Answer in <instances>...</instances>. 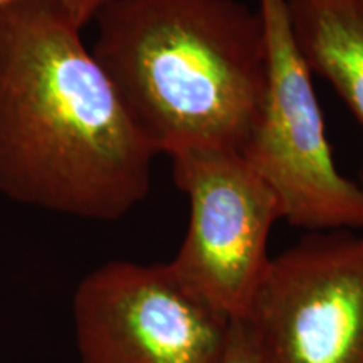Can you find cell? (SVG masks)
Listing matches in <instances>:
<instances>
[{
  "instance_id": "obj_1",
  "label": "cell",
  "mask_w": 363,
  "mask_h": 363,
  "mask_svg": "<svg viewBox=\"0 0 363 363\" xmlns=\"http://www.w3.org/2000/svg\"><path fill=\"white\" fill-rule=\"evenodd\" d=\"M57 0L0 6V194L54 214L118 220L160 155Z\"/></svg>"
},
{
  "instance_id": "obj_2",
  "label": "cell",
  "mask_w": 363,
  "mask_h": 363,
  "mask_svg": "<svg viewBox=\"0 0 363 363\" xmlns=\"http://www.w3.org/2000/svg\"><path fill=\"white\" fill-rule=\"evenodd\" d=\"M93 51L158 153L242 155L266 84L261 13L240 0H108Z\"/></svg>"
},
{
  "instance_id": "obj_7",
  "label": "cell",
  "mask_w": 363,
  "mask_h": 363,
  "mask_svg": "<svg viewBox=\"0 0 363 363\" xmlns=\"http://www.w3.org/2000/svg\"><path fill=\"white\" fill-rule=\"evenodd\" d=\"M293 38L363 128V0H286Z\"/></svg>"
},
{
  "instance_id": "obj_4",
  "label": "cell",
  "mask_w": 363,
  "mask_h": 363,
  "mask_svg": "<svg viewBox=\"0 0 363 363\" xmlns=\"http://www.w3.org/2000/svg\"><path fill=\"white\" fill-rule=\"evenodd\" d=\"M175 185L187 195V234L169 262L194 296L230 321H244L281 220L278 197L239 152L190 148L170 155Z\"/></svg>"
},
{
  "instance_id": "obj_9",
  "label": "cell",
  "mask_w": 363,
  "mask_h": 363,
  "mask_svg": "<svg viewBox=\"0 0 363 363\" xmlns=\"http://www.w3.org/2000/svg\"><path fill=\"white\" fill-rule=\"evenodd\" d=\"M9 2H17V0H0V6ZM57 2L65 7V11L71 16V19L74 21L81 29H84L89 22L94 21L99 9H101L108 0H57Z\"/></svg>"
},
{
  "instance_id": "obj_6",
  "label": "cell",
  "mask_w": 363,
  "mask_h": 363,
  "mask_svg": "<svg viewBox=\"0 0 363 363\" xmlns=\"http://www.w3.org/2000/svg\"><path fill=\"white\" fill-rule=\"evenodd\" d=\"M81 363H224L233 323L184 288L169 262L110 261L72 298Z\"/></svg>"
},
{
  "instance_id": "obj_5",
  "label": "cell",
  "mask_w": 363,
  "mask_h": 363,
  "mask_svg": "<svg viewBox=\"0 0 363 363\" xmlns=\"http://www.w3.org/2000/svg\"><path fill=\"white\" fill-rule=\"evenodd\" d=\"M246 328L257 363H363V230H325L271 257Z\"/></svg>"
},
{
  "instance_id": "obj_8",
  "label": "cell",
  "mask_w": 363,
  "mask_h": 363,
  "mask_svg": "<svg viewBox=\"0 0 363 363\" xmlns=\"http://www.w3.org/2000/svg\"><path fill=\"white\" fill-rule=\"evenodd\" d=\"M224 363H257L251 342H249L246 328L240 321H234L230 331L229 348H227Z\"/></svg>"
},
{
  "instance_id": "obj_10",
  "label": "cell",
  "mask_w": 363,
  "mask_h": 363,
  "mask_svg": "<svg viewBox=\"0 0 363 363\" xmlns=\"http://www.w3.org/2000/svg\"><path fill=\"white\" fill-rule=\"evenodd\" d=\"M358 184H360L362 189H363V167H362V172H360V182H358Z\"/></svg>"
},
{
  "instance_id": "obj_3",
  "label": "cell",
  "mask_w": 363,
  "mask_h": 363,
  "mask_svg": "<svg viewBox=\"0 0 363 363\" xmlns=\"http://www.w3.org/2000/svg\"><path fill=\"white\" fill-rule=\"evenodd\" d=\"M257 11L266 38V84L244 160L276 194L281 220L311 233L363 230V189L333 160L286 0H257Z\"/></svg>"
}]
</instances>
